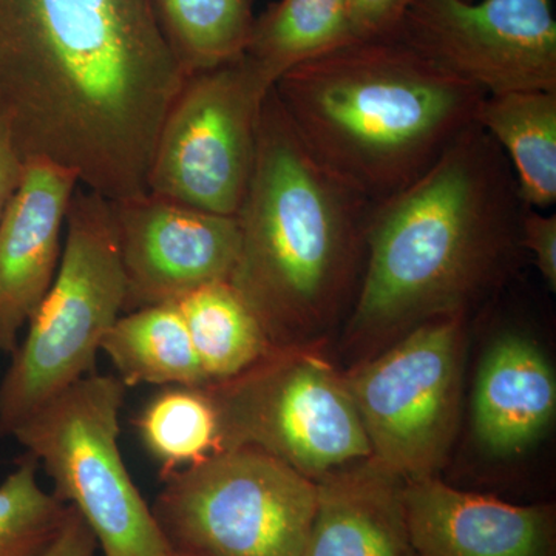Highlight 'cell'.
<instances>
[{
  "label": "cell",
  "mask_w": 556,
  "mask_h": 556,
  "mask_svg": "<svg viewBox=\"0 0 556 556\" xmlns=\"http://www.w3.org/2000/svg\"><path fill=\"white\" fill-rule=\"evenodd\" d=\"M186 76L153 0H0V112L22 159L108 200L148 192Z\"/></svg>",
  "instance_id": "cell-1"
},
{
  "label": "cell",
  "mask_w": 556,
  "mask_h": 556,
  "mask_svg": "<svg viewBox=\"0 0 556 556\" xmlns=\"http://www.w3.org/2000/svg\"><path fill=\"white\" fill-rule=\"evenodd\" d=\"M526 203L506 153L475 123L408 188L372 206L346 338L378 353L503 283Z\"/></svg>",
  "instance_id": "cell-2"
},
{
  "label": "cell",
  "mask_w": 556,
  "mask_h": 556,
  "mask_svg": "<svg viewBox=\"0 0 556 556\" xmlns=\"http://www.w3.org/2000/svg\"><path fill=\"white\" fill-rule=\"evenodd\" d=\"M372 206L306 149L270 89L229 277L273 350L313 348L356 300Z\"/></svg>",
  "instance_id": "cell-3"
},
{
  "label": "cell",
  "mask_w": 556,
  "mask_h": 556,
  "mask_svg": "<svg viewBox=\"0 0 556 556\" xmlns=\"http://www.w3.org/2000/svg\"><path fill=\"white\" fill-rule=\"evenodd\" d=\"M274 90L314 159L372 204L422 177L485 98L394 35L303 62Z\"/></svg>",
  "instance_id": "cell-4"
},
{
  "label": "cell",
  "mask_w": 556,
  "mask_h": 556,
  "mask_svg": "<svg viewBox=\"0 0 556 556\" xmlns=\"http://www.w3.org/2000/svg\"><path fill=\"white\" fill-rule=\"evenodd\" d=\"M60 268L0 380V438L97 372L101 342L126 305L112 201L79 186L65 218Z\"/></svg>",
  "instance_id": "cell-5"
},
{
  "label": "cell",
  "mask_w": 556,
  "mask_h": 556,
  "mask_svg": "<svg viewBox=\"0 0 556 556\" xmlns=\"http://www.w3.org/2000/svg\"><path fill=\"white\" fill-rule=\"evenodd\" d=\"M127 387L98 372L62 391L11 438L38 459L53 495L84 519L104 556H169L152 507L135 485L119 450Z\"/></svg>",
  "instance_id": "cell-6"
},
{
  "label": "cell",
  "mask_w": 556,
  "mask_h": 556,
  "mask_svg": "<svg viewBox=\"0 0 556 556\" xmlns=\"http://www.w3.org/2000/svg\"><path fill=\"white\" fill-rule=\"evenodd\" d=\"M152 514L172 552L300 556L317 484L263 450L240 445L164 478Z\"/></svg>",
  "instance_id": "cell-7"
},
{
  "label": "cell",
  "mask_w": 556,
  "mask_h": 556,
  "mask_svg": "<svg viewBox=\"0 0 556 556\" xmlns=\"http://www.w3.org/2000/svg\"><path fill=\"white\" fill-rule=\"evenodd\" d=\"M207 390L225 450H263L314 482L372 459L345 376L313 348L273 350Z\"/></svg>",
  "instance_id": "cell-8"
},
{
  "label": "cell",
  "mask_w": 556,
  "mask_h": 556,
  "mask_svg": "<svg viewBox=\"0 0 556 556\" xmlns=\"http://www.w3.org/2000/svg\"><path fill=\"white\" fill-rule=\"evenodd\" d=\"M466 316L419 325L345 376L372 460L402 481L438 477L459 424Z\"/></svg>",
  "instance_id": "cell-9"
},
{
  "label": "cell",
  "mask_w": 556,
  "mask_h": 556,
  "mask_svg": "<svg viewBox=\"0 0 556 556\" xmlns=\"http://www.w3.org/2000/svg\"><path fill=\"white\" fill-rule=\"evenodd\" d=\"M273 87L244 54L186 76L161 124L148 192L236 217L254 167L260 113Z\"/></svg>",
  "instance_id": "cell-10"
},
{
  "label": "cell",
  "mask_w": 556,
  "mask_h": 556,
  "mask_svg": "<svg viewBox=\"0 0 556 556\" xmlns=\"http://www.w3.org/2000/svg\"><path fill=\"white\" fill-rule=\"evenodd\" d=\"M394 36L485 97L556 91L551 0H413Z\"/></svg>",
  "instance_id": "cell-11"
},
{
  "label": "cell",
  "mask_w": 556,
  "mask_h": 556,
  "mask_svg": "<svg viewBox=\"0 0 556 556\" xmlns=\"http://www.w3.org/2000/svg\"><path fill=\"white\" fill-rule=\"evenodd\" d=\"M112 211L126 278L124 313L174 303L204 285L229 281L239 258L237 217L150 192L112 201Z\"/></svg>",
  "instance_id": "cell-12"
},
{
  "label": "cell",
  "mask_w": 556,
  "mask_h": 556,
  "mask_svg": "<svg viewBox=\"0 0 556 556\" xmlns=\"http://www.w3.org/2000/svg\"><path fill=\"white\" fill-rule=\"evenodd\" d=\"M80 186L72 170L25 161L16 195L0 219V353L11 354L60 268L62 229Z\"/></svg>",
  "instance_id": "cell-13"
},
{
  "label": "cell",
  "mask_w": 556,
  "mask_h": 556,
  "mask_svg": "<svg viewBox=\"0 0 556 556\" xmlns=\"http://www.w3.org/2000/svg\"><path fill=\"white\" fill-rule=\"evenodd\" d=\"M402 504L417 556H556L551 504L518 506L438 477L405 481Z\"/></svg>",
  "instance_id": "cell-14"
},
{
  "label": "cell",
  "mask_w": 556,
  "mask_h": 556,
  "mask_svg": "<svg viewBox=\"0 0 556 556\" xmlns=\"http://www.w3.org/2000/svg\"><path fill=\"white\" fill-rule=\"evenodd\" d=\"M554 368L535 340L506 332L493 340L475 379L471 424L479 444L493 455H517L554 422Z\"/></svg>",
  "instance_id": "cell-15"
},
{
  "label": "cell",
  "mask_w": 556,
  "mask_h": 556,
  "mask_svg": "<svg viewBox=\"0 0 556 556\" xmlns=\"http://www.w3.org/2000/svg\"><path fill=\"white\" fill-rule=\"evenodd\" d=\"M404 482L372 459L316 482V514L300 556H417Z\"/></svg>",
  "instance_id": "cell-16"
},
{
  "label": "cell",
  "mask_w": 556,
  "mask_h": 556,
  "mask_svg": "<svg viewBox=\"0 0 556 556\" xmlns=\"http://www.w3.org/2000/svg\"><path fill=\"white\" fill-rule=\"evenodd\" d=\"M100 351L127 388L208 386L175 302L119 316L102 339Z\"/></svg>",
  "instance_id": "cell-17"
},
{
  "label": "cell",
  "mask_w": 556,
  "mask_h": 556,
  "mask_svg": "<svg viewBox=\"0 0 556 556\" xmlns=\"http://www.w3.org/2000/svg\"><path fill=\"white\" fill-rule=\"evenodd\" d=\"M477 123L506 153L526 206L556 201V91L485 97Z\"/></svg>",
  "instance_id": "cell-18"
},
{
  "label": "cell",
  "mask_w": 556,
  "mask_h": 556,
  "mask_svg": "<svg viewBox=\"0 0 556 556\" xmlns=\"http://www.w3.org/2000/svg\"><path fill=\"white\" fill-rule=\"evenodd\" d=\"M175 303L208 386L237 378L273 351L257 317L229 281L204 285Z\"/></svg>",
  "instance_id": "cell-19"
},
{
  "label": "cell",
  "mask_w": 556,
  "mask_h": 556,
  "mask_svg": "<svg viewBox=\"0 0 556 556\" xmlns=\"http://www.w3.org/2000/svg\"><path fill=\"white\" fill-rule=\"evenodd\" d=\"M351 40L346 0H277L255 17L243 54L274 86L289 70Z\"/></svg>",
  "instance_id": "cell-20"
},
{
  "label": "cell",
  "mask_w": 556,
  "mask_h": 556,
  "mask_svg": "<svg viewBox=\"0 0 556 556\" xmlns=\"http://www.w3.org/2000/svg\"><path fill=\"white\" fill-rule=\"evenodd\" d=\"M161 479L223 452L217 404L206 387H166L134 419Z\"/></svg>",
  "instance_id": "cell-21"
},
{
  "label": "cell",
  "mask_w": 556,
  "mask_h": 556,
  "mask_svg": "<svg viewBox=\"0 0 556 556\" xmlns=\"http://www.w3.org/2000/svg\"><path fill=\"white\" fill-rule=\"evenodd\" d=\"M255 0H153L186 75L237 60L254 25Z\"/></svg>",
  "instance_id": "cell-22"
},
{
  "label": "cell",
  "mask_w": 556,
  "mask_h": 556,
  "mask_svg": "<svg viewBox=\"0 0 556 556\" xmlns=\"http://www.w3.org/2000/svg\"><path fill=\"white\" fill-rule=\"evenodd\" d=\"M30 453L0 484V556H42L67 519L70 506L38 482Z\"/></svg>",
  "instance_id": "cell-23"
},
{
  "label": "cell",
  "mask_w": 556,
  "mask_h": 556,
  "mask_svg": "<svg viewBox=\"0 0 556 556\" xmlns=\"http://www.w3.org/2000/svg\"><path fill=\"white\" fill-rule=\"evenodd\" d=\"M413 0H346L348 22L354 39L393 36Z\"/></svg>",
  "instance_id": "cell-24"
},
{
  "label": "cell",
  "mask_w": 556,
  "mask_h": 556,
  "mask_svg": "<svg viewBox=\"0 0 556 556\" xmlns=\"http://www.w3.org/2000/svg\"><path fill=\"white\" fill-rule=\"evenodd\" d=\"M521 247L532 254L533 262L547 287L556 288V217L527 206L521 219Z\"/></svg>",
  "instance_id": "cell-25"
},
{
  "label": "cell",
  "mask_w": 556,
  "mask_h": 556,
  "mask_svg": "<svg viewBox=\"0 0 556 556\" xmlns=\"http://www.w3.org/2000/svg\"><path fill=\"white\" fill-rule=\"evenodd\" d=\"M25 174V160L22 159L13 134L3 113L0 112V219L16 195Z\"/></svg>",
  "instance_id": "cell-26"
},
{
  "label": "cell",
  "mask_w": 556,
  "mask_h": 556,
  "mask_svg": "<svg viewBox=\"0 0 556 556\" xmlns=\"http://www.w3.org/2000/svg\"><path fill=\"white\" fill-rule=\"evenodd\" d=\"M98 543L89 526L79 517L78 511L70 506L67 519L53 543L42 556H94Z\"/></svg>",
  "instance_id": "cell-27"
},
{
  "label": "cell",
  "mask_w": 556,
  "mask_h": 556,
  "mask_svg": "<svg viewBox=\"0 0 556 556\" xmlns=\"http://www.w3.org/2000/svg\"><path fill=\"white\" fill-rule=\"evenodd\" d=\"M169 556H190V555L177 554V552H172V554Z\"/></svg>",
  "instance_id": "cell-28"
},
{
  "label": "cell",
  "mask_w": 556,
  "mask_h": 556,
  "mask_svg": "<svg viewBox=\"0 0 556 556\" xmlns=\"http://www.w3.org/2000/svg\"><path fill=\"white\" fill-rule=\"evenodd\" d=\"M464 2H478V0H464Z\"/></svg>",
  "instance_id": "cell-29"
}]
</instances>
